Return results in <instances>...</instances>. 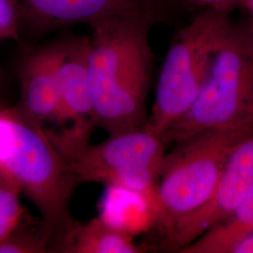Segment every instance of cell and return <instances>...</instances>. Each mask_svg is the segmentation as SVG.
Masks as SVG:
<instances>
[{
  "label": "cell",
  "instance_id": "6da1fadb",
  "mask_svg": "<svg viewBox=\"0 0 253 253\" xmlns=\"http://www.w3.org/2000/svg\"><path fill=\"white\" fill-rule=\"evenodd\" d=\"M165 24L150 14L120 15L90 27L89 83L93 119L109 135L142 128L153 76L150 33Z\"/></svg>",
  "mask_w": 253,
  "mask_h": 253
},
{
  "label": "cell",
  "instance_id": "7a4b0ae2",
  "mask_svg": "<svg viewBox=\"0 0 253 253\" xmlns=\"http://www.w3.org/2000/svg\"><path fill=\"white\" fill-rule=\"evenodd\" d=\"M0 172L14 181L39 210L42 237L56 253L77 223L71 202L81 181L48 130L18 105L0 109Z\"/></svg>",
  "mask_w": 253,
  "mask_h": 253
},
{
  "label": "cell",
  "instance_id": "3957f363",
  "mask_svg": "<svg viewBox=\"0 0 253 253\" xmlns=\"http://www.w3.org/2000/svg\"><path fill=\"white\" fill-rule=\"evenodd\" d=\"M234 23L230 13L200 9L175 31L162 66L145 127L163 138L185 115L198 96Z\"/></svg>",
  "mask_w": 253,
  "mask_h": 253
},
{
  "label": "cell",
  "instance_id": "277c9868",
  "mask_svg": "<svg viewBox=\"0 0 253 253\" xmlns=\"http://www.w3.org/2000/svg\"><path fill=\"white\" fill-rule=\"evenodd\" d=\"M253 122V34L251 24L234 23L198 96L164 134L173 145L201 132Z\"/></svg>",
  "mask_w": 253,
  "mask_h": 253
},
{
  "label": "cell",
  "instance_id": "5b68a950",
  "mask_svg": "<svg viewBox=\"0 0 253 253\" xmlns=\"http://www.w3.org/2000/svg\"><path fill=\"white\" fill-rule=\"evenodd\" d=\"M253 133V122L201 132L165 154L158 184L157 222L165 235L211 196L230 155Z\"/></svg>",
  "mask_w": 253,
  "mask_h": 253
},
{
  "label": "cell",
  "instance_id": "8992f818",
  "mask_svg": "<svg viewBox=\"0 0 253 253\" xmlns=\"http://www.w3.org/2000/svg\"><path fill=\"white\" fill-rule=\"evenodd\" d=\"M162 137L147 127L109 135L64 155L81 183L96 182L141 195L157 217L158 184L165 157Z\"/></svg>",
  "mask_w": 253,
  "mask_h": 253
},
{
  "label": "cell",
  "instance_id": "52a82bcc",
  "mask_svg": "<svg viewBox=\"0 0 253 253\" xmlns=\"http://www.w3.org/2000/svg\"><path fill=\"white\" fill-rule=\"evenodd\" d=\"M22 30L31 34L76 25H92L106 19L150 14L172 25L189 11L182 4L166 0H19Z\"/></svg>",
  "mask_w": 253,
  "mask_h": 253
},
{
  "label": "cell",
  "instance_id": "ba28073f",
  "mask_svg": "<svg viewBox=\"0 0 253 253\" xmlns=\"http://www.w3.org/2000/svg\"><path fill=\"white\" fill-rule=\"evenodd\" d=\"M253 186V133L234 149L209 199L178 219L164 235L165 243L180 251L225 219ZM177 251V252H178Z\"/></svg>",
  "mask_w": 253,
  "mask_h": 253
},
{
  "label": "cell",
  "instance_id": "9c48e42d",
  "mask_svg": "<svg viewBox=\"0 0 253 253\" xmlns=\"http://www.w3.org/2000/svg\"><path fill=\"white\" fill-rule=\"evenodd\" d=\"M53 42L60 99L57 121L72 122L56 135L67 143H87L96 126L88 67L90 38L68 34Z\"/></svg>",
  "mask_w": 253,
  "mask_h": 253
},
{
  "label": "cell",
  "instance_id": "30bf717a",
  "mask_svg": "<svg viewBox=\"0 0 253 253\" xmlns=\"http://www.w3.org/2000/svg\"><path fill=\"white\" fill-rule=\"evenodd\" d=\"M21 84L18 106L42 125L57 121L60 99L54 42L27 52L17 68Z\"/></svg>",
  "mask_w": 253,
  "mask_h": 253
},
{
  "label": "cell",
  "instance_id": "8fae6325",
  "mask_svg": "<svg viewBox=\"0 0 253 253\" xmlns=\"http://www.w3.org/2000/svg\"><path fill=\"white\" fill-rule=\"evenodd\" d=\"M150 250L137 243L134 235L109 224L101 217L87 223L79 222L66 236L56 253H143Z\"/></svg>",
  "mask_w": 253,
  "mask_h": 253
},
{
  "label": "cell",
  "instance_id": "7c38bea8",
  "mask_svg": "<svg viewBox=\"0 0 253 253\" xmlns=\"http://www.w3.org/2000/svg\"><path fill=\"white\" fill-rule=\"evenodd\" d=\"M253 234V186L225 219L178 253H232L237 245Z\"/></svg>",
  "mask_w": 253,
  "mask_h": 253
},
{
  "label": "cell",
  "instance_id": "4fadbf2b",
  "mask_svg": "<svg viewBox=\"0 0 253 253\" xmlns=\"http://www.w3.org/2000/svg\"><path fill=\"white\" fill-rule=\"evenodd\" d=\"M20 192L18 185L0 172V242L18 227L23 214L19 201Z\"/></svg>",
  "mask_w": 253,
  "mask_h": 253
},
{
  "label": "cell",
  "instance_id": "5bb4252c",
  "mask_svg": "<svg viewBox=\"0 0 253 253\" xmlns=\"http://www.w3.org/2000/svg\"><path fill=\"white\" fill-rule=\"evenodd\" d=\"M22 31V13L19 0H0V42L17 40Z\"/></svg>",
  "mask_w": 253,
  "mask_h": 253
},
{
  "label": "cell",
  "instance_id": "9a60e30c",
  "mask_svg": "<svg viewBox=\"0 0 253 253\" xmlns=\"http://www.w3.org/2000/svg\"><path fill=\"white\" fill-rule=\"evenodd\" d=\"M50 252L42 236L16 234V230L8 238L0 242V253H42Z\"/></svg>",
  "mask_w": 253,
  "mask_h": 253
},
{
  "label": "cell",
  "instance_id": "2e32d148",
  "mask_svg": "<svg viewBox=\"0 0 253 253\" xmlns=\"http://www.w3.org/2000/svg\"><path fill=\"white\" fill-rule=\"evenodd\" d=\"M190 7L192 9H215L232 14L237 9H245L246 0H166Z\"/></svg>",
  "mask_w": 253,
  "mask_h": 253
},
{
  "label": "cell",
  "instance_id": "e0dca14e",
  "mask_svg": "<svg viewBox=\"0 0 253 253\" xmlns=\"http://www.w3.org/2000/svg\"><path fill=\"white\" fill-rule=\"evenodd\" d=\"M232 253H253V234L237 245Z\"/></svg>",
  "mask_w": 253,
  "mask_h": 253
},
{
  "label": "cell",
  "instance_id": "ac0fdd59",
  "mask_svg": "<svg viewBox=\"0 0 253 253\" xmlns=\"http://www.w3.org/2000/svg\"><path fill=\"white\" fill-rule=\"evenodd\" d=\"M245 9H247L250 12V15L252 17V28H253V0H246L245 2Z\"/></svg>",
  "mask_w": 253,
  "mask_h": 253
}]
</instances>
